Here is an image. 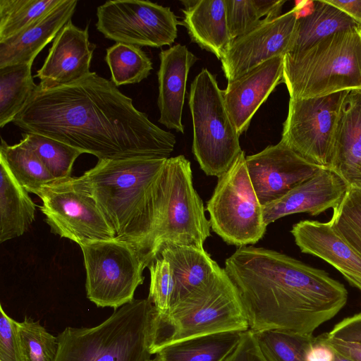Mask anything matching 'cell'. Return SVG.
I'll use <instances>...</instances> for the list:
<instances>
[{"label": "cell", "instance_id": "obj_20", "mask_svg": "<svg viewBox=\"0 0 361 361\" xmlns=\"http://www.w3.org/2000/svg\"><path fill=\"white\" fill-rule=\"evenodd\" d=\"M159 59L157 72L159 122L169 129L183 133L182 114L186 82L190 69L197 58L186 46L177 44L162 50Z\"/></svg>", "mask_w": 361, "mask_h": 361}, {"label": "cell", "instance_id": "obj_23", "mask_svg": "<svg viewBox=\"0 0 361 361\" xmlns=\"http://www.w3.org/2000/svg\"><path fill=\"white\" fill-rule=\"evenodd\" d=\"M154 253L164 258L173 271L175 288L171 308L209 282L222 269L203 247L166 241L158 245L150 257Z\"/></svg>", "mask_w": 361, "mask_h": 361}, {"label": "cell", "instance_id": "obj_6", "mask_svg": "<svg viewBox=\"0 0 361 361\" xmlns=\"http://www.w3.org/2000/svg\"><path fill=\"white\" fill-rule=\"evenodd\" d=\"M249 324L235 289L224 269L174 305L166 314L156 309L150 353L184 339L227 331H246Z\"/></svg>", "mask_w": 361, "mask_h": 361}, {"label": "cell", "instance_id": "obj_34", "mask_svg": "<svg viewBox=\"0 0 361 361\" xmlns=\"http://www.w3.org/2000/svg\"><path fill=\"white\" fill-rule=\"evenodd\" d=\"M253 334L267 361H306V350L314 338L311 334L276 330Z\"/></svg>", "mask_w": 361, "mask_h": 361}, {"label": "cell", "instance_id": "obj_32", "mask_svg": "<svg viewBox=\"0 0 361 361\" xmlns=\"http://www.w3.org/2000/svg\"><path fill=\"white\" fill-rule=\"evenodd\" d=\"M23 137L56 180L71 178L75 161L84 153L66 143L42 135L25 132Z\"/></svg>", "mask_w": 361, "mask_h": 361}, {"label": "cell", "instance_id": "obj_5", "mask_svg": "<svg viewBox=\"0 0 361 361\" xmlns=\"http://www.w3.org/2000/svg\"><path fill=\"white\" fill-rule=\"evenodd\" d=\"M283 82L291 99L361 90V28L335 32L286 54Z\"/></svg>", "mask_w": 361, "mask_h": 361}, {"label": "cell", "instance_id": "obj_16", "mask_svg": "<svg viewBox=\"0 0 361 361\" xmlns=\"http://www.w3.org/2000/svg\"><path fill=\"white\" fill-rule=\"evenodd\" d=\"M96 44L89 40L88 25L80 29L69 20L59 32L36 77L42 90L75 82L89 75Z\"/></svg>", "mask_w": 361, "mask_h": 361}, {"label": "cell", "instance_id": "obj_10", "mask_svg": "<svg viewBox=\"0 0 361 361\" xmlns=\"http://www.w3.org/2000/svg\"><path fill=\"white\" fill-rule=\"evenodd\" d=\"M204 212L203 202L193 186L190 162L183 155L169 158L159 219L150 255L166 241L203 247L211 235L209 221Z\"/></svg>", "mask_w": 361, "mask_h": 361}, {"label": "cell", "instance_id": "obj_30", "mask_svg": "<svg viewBox=\"0 0 361 361\" xmlns=\"http://www.w3.org/2000/svg\"><path fill=\"white\" fill-rule=\"evenodd\" d=\"M105 61L116 87L139 83L152 70V62L141 47L116 42L106 49Z\"/></svg>", "mask_w": 361, "mask_h": 361}, {"label": "cell", "instance_id": "obj_37", "mask_svg": "<svg viewBox=\"0 0 361 361\" xmlns=\"http://www.w3.org/2000/svg\"><path fill=\"white\" fill-rule=\"evenodd\" d=\"M147 267L150 273L148 299L160 314H166L171 309L175 283L170 264L159 253L153 254Z\"/></svg>", "mask_w": 361, "mask_h": 361}, {"label": "cell", "instance_id": "obj_21", "mask_svg": "<svg viewBox=\"0 0 361 361\" xmlns=\"http://www.w3.org/2000/svg\"><path fill=\"white\" fill-rule=\"evenodd\" d=\"M329 169L350 188L361 189V90L350 91L343 103Z\"/></svg>", "mask_w": 361, "mask_h": 361}, {"label": "cell", "instance_id": "obj_8", "mask_svg": "<svg viewBox=\"0 0 361 361\" xmlns=\"http://www.w3.org/2000/svg\"><path fill=\"white\" fill-rule=\"evenodd\" d=\"M242 151L230 169L218 178L207 210L212 231L229 245H254L263 238L267 225L250 180Z\"/></svg>", "mask_w": 361, "mask_h": 361}, {"label": "cell", "instance_id": "obj_24", "mask_svg": "<svg viewBox=\"0 0 361 361\" xmlns=\"http://www.w3.org/2000/svg\"><path fill=\"white\" fill-rule=\"evenodd\" d=\"M183 25L191 41L221 59L231 43L225 0L180 1Z\"/></svg>", "mask_w": 361, "mask_h": 361}, {"label": "cell", "instance_id": "obj_13", "mask_svg": "<svg viewBox=\"0 0 361 361\" xmlns=\"http://www.w3.org/2000/svg\"><path fill=\"white\" fill-rule=\"evenodd\" d=\"M51 231L80 246L115 238V234L95 200L75 188L68 179L42 187L37 194Z\"/></svg>", "mask_w": 361, "mask_h": 361}, {"label": "cell", "instance_id": "obj_28", "mask_svg": "<svg viewBox=\"0 0 361 361\" xmlns=\"http://www.w3.org/2000/svg\"><path fill=\"white\" fill-rule=\"evenodd\" d=\"M0 160L28 192L37 195L42 187L56 181L23 139L18 144L9 145L1 138Z\"/></svg>", "mask_w": 361, "mask_h": 361}, {"label": "cell", "instance_id": "obj_36", "mask_svg": "<svg viewBox=\"0 0 361 361\" xmlns=\"http://www.w3.org/2000/svg\"><path fill=\"white\" fill-rule=\"evenodd\" d=\"M25 361H54L59 349L58 337L49 333L39 322L25 317L18 322Z\"/></svg>", "mask_w": 361, "mask_h": 361}, {"label": "cell", "instance_id": "obj_38", "mask_svg": "<svg viewBox=\"0 0 361 361\" xmlns=\"http://www.w3.org/2000/svg\"><path fill=\"white\" fill-rule=\"evenodd\" d=\"M0 361H25L18 322L8 317L0 306Z\"/></svg>", "mask_w": 361, "mask_h": 361}, {"label": "cell", "instance_id": "obj_18", "mask_svg": "<svg viewBox=\"0 0 361 361\" xmlns=\"http://www.w3.org/2000/svg\"><path fill=\"white\" fill-rule=\"evenodd\" d=\"M284 56L273 58L243 76L228 82L223 91L228 115L240 135L259 106L283 82Z\"/></svg>", "mask_w": 361, "mask_h": 361}, {"label": "cell", "instance_id": "obj_39", "mask_svg": "<svg viewBox=\"0 0 361 361\" xmlns=\"http://www.w3.org/2000/svg\"><path fill=\"white\" fill-rule=\"evenodd\" d=\"M226 361H267L263 356L254 334L247 330L243 334L236 348Z\"/></svg>", "mask_w": 361, "mask_h": 361}, {"label": "cell", "instance_id": "obj_41", "mask_svg": "<svg viewBox=\"0 0 361 361\" xmlns=\"http://www.w3.org/2000/svg\"><path fill=\"white\" fill-rule=\"evenodd\" d=\"M322 339L340 355L352 361H361V343L320 335Z\"/></svg>", "mask_w": 361, "mask_h": 361}, {"label": "cell", "instance_id": "obj_45", "mask_svg": "<svg viewBox=\"0 0 361 361\" xmlns=\"http://www.w3.org/2000/svg\"><path fill=\"white\" fill-rule=\"evenodd\" d=\"M148 361H154V360H148Z\"/></svg>", "mask_w": 361, "mask_h": 361}, {"label": "cell", "instance_id": "obj_12", "mask_svg": "<svg viewBox=\"0 0 361 361\" xmlns=\"http://www.w3.org/2000/svg\"><path fill=\"white\" fill-rule=\"evenodd\" d=\"M97 30L116 42L159 48L178 36L179 22L171 8L149 1H108L97 7Z\"/></svg>", "mask_w": 361, "mask_h": 361}, {"label": "cell", "instance_id": "obj_15", "mask_svg": "<svg viewBox=\"0 0 361 361\" xmlns=\"http://www.w3.org/2000/svg\"><path fill=\"white\" fill-rule=\"evenodd\" d=\"M245 161L262 206L282 197L322 168L303 159L281 141L247 156Z\"/></svg>", "mask_w": 361, "mask_h": 361}, {"label": "cell", "instance_id": "obj_22", "mask_svg": "<svg viewBox=\"0 0 361 361\" xmlns=\"http://www.w3.org/2000/svg\"><path fill=\"white\" fill-rule=\"evenodd\" d=\"M77 4V0H64L17 35L0 42V68L33 63L42 49L71 20Z\"/></svg>", "mask_w": 361, "mask_h": 361}, {"label": "cell", "instance_id": "obj_25", "mask_svg": "<svg viewBox=\"0 0 361 361\" xmlns=\"http://www.w3.org/2000/svg\"><path fill=\"white\" fill-rule=\"evenodd\" d=\"M298 17L288 53L303 50L335 32L360 28L346 13L326 0L296 1Z\"/></svg>", "mask_w": 361, "mask_h": 361}, {"label": "cell", "instance_id": "obj_3", "mask_svg": "<svg viewBox=\"0 0 361 361\" xmlns=\"http://www.w3.org/2000/svg\"><path fill=\"white\" fill-rule=\"evenodd\" d=\"M167 159H100L83 175L68 178L95 200L115 238L135 247L147 263L159 219Z\"/></svg>", "mask_w": 361, "mask_h": 361}, {"label": "cell", "instance_id": "obj_7", "mask_svg": "<svg viewBox=\"0 0 361 361\" xmlns=\"http://www.w3.org/2000/svg\"><path fill=\"white\" fill-rule=\"evenodd\" d=\"M192 127V152L201 169L219 177L243 151L216 78L202 68L190 85L188 97Z\"/></svg>", "mask_w": 361, "mask_h": 361}, {"label": "cell", "instance_id": "obj_14", "mask_svg": "<svg viewBox=\"0 0 361 361\" xmlns=\"http://www.w3.org/2000/svg\"><path fill=\"white\" fill-rule=\"evenodd\" d=\"M298 17V8L295 5L283 14L266 17L252 30L233 40L221 59L228 82L273 58L284 56Z\"/></svg>", "mask_w": 361, "mask_h": 361}, {"label": "cell", "instance_id": "obj_31", "mask_svg": "<svg viewBox=\"0 0 361 361\" xmlns=\"http://www.w3.org/2000/svg\"><path fill=\"white\" fill-rule=\"evenodd\" d=\"M64 0H0V42L28 27Z\"/></svg>", "mask_w": 361, "mask_h": 361}, {"label": "cell", "instance_id": "obj_1", "mask_svg": "<svg viewBox=\"0 0 361 361\" xmlns=\"http://www.w3.org/2000/svg\"><path fill=\"white\" fill-rule=\"evenodd\" d=\"M13 123L100 159H169L176 137L149 121L131 98L95 72L69 85L37 86Z\"/></svg>", "mask_w": 361, "mask_h": 361}, {"label": "cell", "instance_id": "obj_9", "mask_svg": "<svg viewBox=\"0 0 361 361\" xmlns=\"http://www.w3.org/2000/svg\"><path fill=\"white\" fill-rule=\"evenodd\" d=\"M87 298L97 307L116 310L134 300L142 284L146 258L132 245L116 238L80 246Z\"/></svg>", "mask_w": 361, "mask_h": 361}, {"label": "cell", "instance_id": "obj_11", "mask_svg": "<svg viewBox=\"0 0 361 361\" xmlns=\"http://www.w3.org/2000/svg\"><path fill=\"white\" fill-rule=\"evenodd\" d=\"M350 92L290 98L281 141L309 162L330 168L338 122Z\"/></svg>", "mask_w": 361, "mask_h": 361}, {"label": "cell", "instance_id": "obj_33", "mask_svg": "<svg viewBox=\"0 0 361 361\" xmlns=\"http://www.w3.org/2000/svg\"><path fill=\"white\" fill-rule=\"evenodd\" d=\"M231 42L252 30L262 17L280 16L286 0H225Z\"/></svg>", "mask_w": 361, "mask_h": 361}, {"label": "cell", "instance_id": "obj_35", "mask_svg": "<svg viewBox=\"0 0 361 361\" xmlns=\"http://www.w3.org/2000/svg\"><path fill=\"white\" fill-rule=\"evenodd\" d=\"M338 235L361 256V189L350 188L329 220Z\"/></svg>", "mask_w": 361, "mask_h": 361}, {"label": "cell", "instance_id": "obj_26", "mask_svg": "<svg viewBox=\"0 0 361 361\" xmlns=\"http://www.w3.org/2000/svg\"><path fill=\"white\" fill-rule=\"evenodd\" d=\"M36 205L0 160V242L24 234L35 220Z\"/></svg>", "mask_w": 361, "mask_h": 361}, {"label": "cell", "instance_id": "obj_42", "mask_svg": "<svg viewBox=\"0 0 361 361\" xmlns=\"http://www.w3.org/2000/svg\"><path fill=\"white\" fill-rule=\"evenodd\" d=\"M335 351L321 337H314L305 352L306 361H334Z\"/></svg>", "mask_w": 361, "mask_h": 361}, {"label": "cell", "instance_id": "obj_4", "mask_svg": "<svg viewBox=\"0 0 361 361\" xmlns=\"http://www.w3.org/2000/svg\"><path fill=\"white\" fill-rule=\"evenodd\" d=\"M155 312L148 298L134 299L96 326H68L54 361H148Z\"/></svg>", "mask_w": 361, "mask_h": 361}, {"label": "cell", "instance_id": "obj_27", "mask_svg": "<svg viewBox=\"0 0 361 361\" xmlns=\"http://www.w3.org/2000/svg\"><path fill=\"white\" fill-rule=\"evenodd\" d=\"M245 331H227L184 339L169 344L154 361H226Z\"/></svg>", "mask_w": 361, "mask_h": 361}, {"label": "cell", "instance_id": "obj_2", "mask_svg": "<svg viewBox=\"0 0 361 361\" xmlns=\"http://www.w3.org/2000/svg\"><path fill=\"white\" fill-rule=\"evenodd\" d=\"M224 269L253 333L312 334L348 300L345 286L327 272L275 250L240 247Z\"/></svg>", "mask_w": 361, "mask_h": 361}, {"label": "cell", "instance_id": "obj_40", "mask_svg": "<svg viewBox=\"0 0 361 361\" xmlns=\"http://www.w3.org/2000/svg\"><path fill=\"white\" fill-rule=\"evenodd\" d=\"M326 335L361 343V312L342 319Z\"/></svg>", "mask_w": 361, "mask_h": 361}, {"label": "cell", "instance_id": "obj_17", "mask_svg": "<svg viewBox=\"0 0 361 361\" xmlns=\"http://www.w3.org/2000/svg\"><path fill=\"white\" fill-rule=\"evenodd\" d=\"M350 187L329 168H320L312 177L298 184L279 200L263 206L264 223L297 213L317 216L334 209L344 198Z\"/></svg>", "mask_w": 361, "mask_h": 361}, {"label": "cell", "instance_id": "obj_44", "mask_svg": "<svg viewBox=\"0 0 361 361\" xmlns=\"http://www.w3.org/2000/svg\"><path fill=\"white\" fill-rule=\"evenodd\" d=\"M335 351V350H334ZM334 361H352L345 357L340 355L339 353L335 351V357Z\"/></svg>", "mask_w": 361, "mask_h": 361}, {"label": "cell", "instance_id": "obj_43", "mask_svg": "<svg viewBox=\"0 0 361 361\" xmlns=\"http://www.w3.org/2000/svg\"><path fill=\"white\" fill-rule=\"evenodd\" d=\"M350 16L361 28V0H326Z\"/></svg>", "mask_w": 361, "mask_h": 361}, {"label": "cell", "instance_id": "obj_19", "mask_svg": "<svg viewBox=\"0 0 361 361\" xmlns=\"http://www.w3.org/2000/svg\"><path fill=\"white\" fill-rule=\"evenodd\" d=\"M290 232L302 253L326 262L361 291V256L338 235L329 221H300Z\"/></svg>", "mask_w": 361, "mask_h": 361}, {"label": "cell", "instance_id": "obj_29", "mask_svg": "<svg viewBox=\"0 0 361 361\" xmlns=\"http://www.w3.org/2000/svg\"><path fill=\"white\" fill-rule=\"evenodd\" d=\"M32 63L0 68L1 128L13 121L37 86L31 73Z\"/></svg>", "mask_w": 361, "mask_h": 361}]
</instances>
